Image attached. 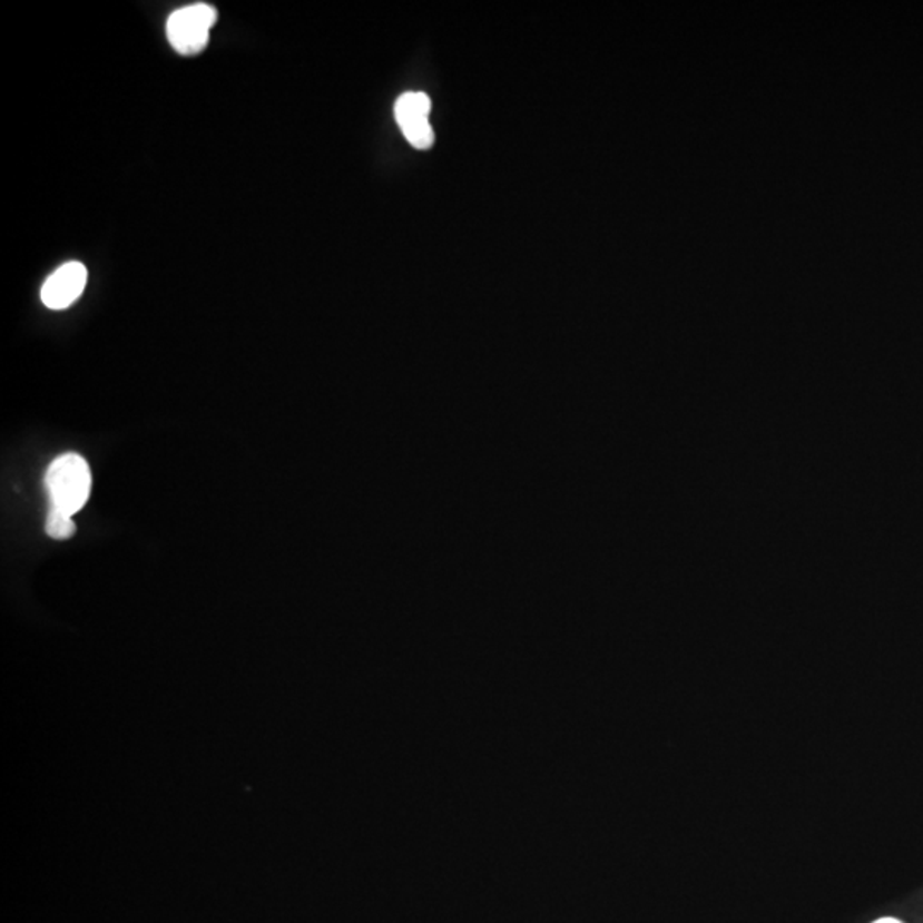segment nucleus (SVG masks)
I'll return each mask as SVG.
<instances>
[{
	"label": "nucleus",
	"instance_id": "obj_1",
	"mask_svg": "<svg viewBox=\"0 0 923 923\" xmlns=\"http://www.w3.org/2000/svg\"><path fill=\"white\" fill-rule=\"evenodd\" d=\"M91 469L79 453H63L53 460L45 474V488L52 508L69 515L85 507L91 494Z\"/></svg>",
	"mask_w": 923,
	"mask_h": 923
},
{
	"label": "nucleus",
	"instance_id": "obj_2",
	"mask_svg": "<svg viewBox=\"0 0 923 923\" xmlns=\"http://www.w3.org/2000/svg\"><path fill=\"white\" fill-rule=\"evenodd\" d=\"M216 19V8L204 2L177 9L166 22L169 45L181 56H196L203 52Z\"/></svg>",
	"mask_w": 923,
	"mask_h": 923
},
{
	"label": "nucleus",
	"instance_id": "obj_3",
	"mask_svg": "<svg viewBox=\"0 0 923 923\" xmlns=\"http://www.w3.org/2000/svg\"><path fill=\"white\" fill-rule=\"evenodd\" d=\"M431 100L421 91H409L395 104V120L412 148L430 149L434 143L433 127L430 126Z\"/></svg>",
	"mask_w": 923,
	"mask_h": 923
},
{
	"label": "nucleus",
	"instance_id": "obj_4",
	"mask_svg": "<svg viewBox=\"0 0 923 923\" xmlns=\"http://www.w3.org/2000/svg\"><path fill=\"white\" fill-rule=\"evenodd\" d=\"M88 283V271L81 262H67L45 281L41 302L50 310H66L81 298Z\"/></svg>",
	"mask_w": 923,
	"mask_h": 923
},
{
	"label": "nucleus",
	"instance_id": "obj_5",
	"mask_svg": "<svg viewBox=\"0 0 923 923\" xmlns=\"http://www.w3.org/2000/svg\"><path fill=\"white\" fill-rule=\"evenodd\" d=\"M76 522L72 515L50 507L48 510L47 522H45V532L56 541H66L72 538L76 533Z\"/></svg>",
	"mask_w": 923,
	"mask_h": 923
},
{
	"label": "nucleus",
	"instance_id": "obj_6",
	"mask_svg": "<svg viewBox=\"0 0 923 923\" xmlns=\"http://www.w3.org/2000/svg\"><path fill=\"white\" fill-rule=\"evenodd\" d=\"M874 923H902V922H900V920H896V919H881V920H877V922H874Z\"/></svg>",
	"mask_w": 923,
	"mask_h": 923
}]
</instances>
